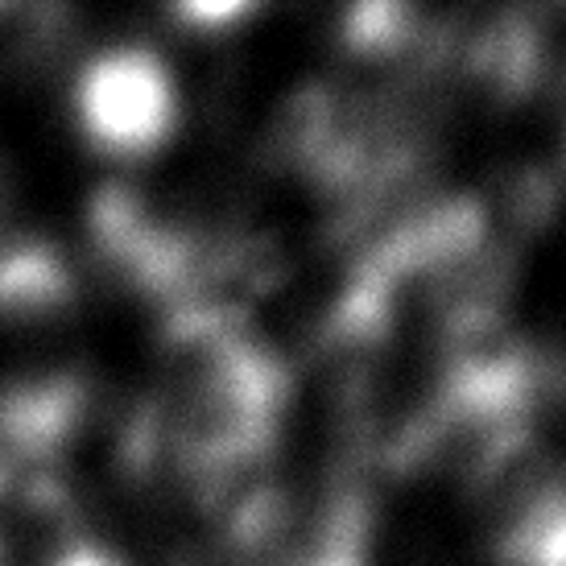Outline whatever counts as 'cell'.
Instances as JSON below:
<instances>
[{
  "mask_svg": "<svg viewBox=\"0 0 566 566\" xmlns=\"http://www.w3.org/2000/svg\"><path fill=\"white\" fill-rule=\"evenodd\" d=\"M87 422V385L75 373H42L0 385V496L54 480V463Z\"/></svg>",
  "mask_w": 566,
  "mask_h": 566,
  "instance_id": "cell-4",
  "label": "cell"
},
{
  "mask_svg": "<svg viewBox=\"0 0 566 566\" xmlns=\"http://www.w3.org/2000/svg\"><path fill=\"white\" fill-rule=\"evenodd\" d=\"M290 409L282 356L232 302L161 311L154 385L137 418V455L199 496H228L269 463Z\"/></svg>",
  "mask_w": 566,
  "mask_h": 566,
  "instance_id": "cell-1",
  "label": "cell"
},
{
  "mask_svg": "<svg viewBox=\"0 0 566 566\" xmlns=\"http://www.w3.org/2000/svg\"><path fill=\"white\" fill-rule=\"evenodd\" d=\"M252 9H240V4H223V9H216V4H195V9H182V21H190V25H195V30H211V25H240V21H244V17H249Z\"/></svg>",
  "mask_w": 566,
  "mask_h": 566,
  "instance_id": "cell-7",
  "label": "cell"
},
{
  "mask_svg": "<svg viewBox=\"0 0 566 566\" xmlns=\"http://www.w3.org/2000/svg\"><path fill=\"white\" fill-rule=\"evenodd\" d=\"M21 232V223H17V199H13V187H9V174L0 170V244L9 237Z\"/></svg>",
  "mask_w": 566,
  "mask_h": 566,
  "instance_id": "cell-8",
  "label": "cell"
},
{
  "mask_svg": "<svg viewBox=\"0 0 566 566\" xmlns=\"http://www.w3.org/2000/svg\"><path fill=\"white\" fill-rule=\"evenodd\" d=\"M71 116L83 145L112 166L154 161L182 120V92L170 63L145 42L95 50L71 87Z\"/></svg>",
  "mask_w": 566,
  "mask_h": 566,
  "instance_id": "cell-2",
  "label": "cell"
},
{
  "mask_svg": "<svg viewBox=\"0 0 566 566\" xmlns=\"http://www.w3.org/2000/svg\"><path fill=\"white\" fill-rule=\"evenodd\" d=\"M75 269L54 240L21 228L0 244V323L33 327L71 311Z\"/></svg>",
  "mask_w": 566,
  "mask_h": 566,
  "instance_id": "cell-5",
  "label": "cell"
},
{
  "mask_svg": "<svg viewBox=\"0 0 566 566\" xmlns=\"http://www.w3.org/2000/svg\"><path fill=\"white\" fill-rule=\"evenodd\" d=\"M50 566H125V563H120L104 542H95L92 534H83L80 530V534L66 542L63 551L54 554V563Z\"/></svg>",
  "mask_w": 566,
  "mask_h": 566,
  "instance_id": "cell-6",
  "label": "cell"
},
{
  "mask_svg": "<svg viewBox=\"0 0 566 566\" xmlns=\"http://www.w3.org/2000/svg\"><path fill=\"white\" fill-rule=\"evenodd\" d=\"M496 566H566V472L525 447L475 480Z\"/></svg>",
  "mask_w": 566,
  "mask_h": 566,
  "instance_id": "cell-3",
  "label": "cell"
}]
</instances>
